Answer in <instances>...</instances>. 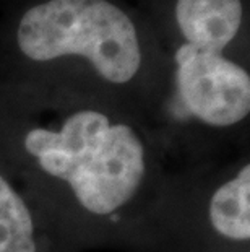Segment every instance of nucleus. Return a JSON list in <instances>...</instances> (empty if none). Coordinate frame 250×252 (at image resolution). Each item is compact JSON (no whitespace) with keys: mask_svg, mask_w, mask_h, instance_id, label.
I'll list each match as a JSON object with an SVG mask.
<instances>
[{"mask_svg":"<svg viewBox=\"0 0 250 252\" xmlns=\"http://www.w3.org/2000/svg\"><path fill=\"white\" fill-rule=\"evenodd\" d=\"M211 224L229 239L250 238V166L215 192L210 203Z\"/></svg>","mask_w":250,"mask_h":252,"instance_id":"nucleus-5","label":"nucleus"},{"mask_svg":"<svg viewBox=\"0 0 250 252\" xmlns=\"http://www.w3.org/2000/svg\"><path fill=\"white\" fill-rule=\"evenodd\" d=\"M0 252H36L33 218L23 198L0 176Z\"/></svg>","mask_w":250,"mask_h":252,"instance_id":"nucleus-6","label":"nucleus"},{"mask_svg":"<svg viewBox=\"0 0 250 252\" xmlns=\"http://www.w3.org/2000/svg\"><path fill=\"white\" fill-rule=\"evenodd\" d=\"M241 0H177L175 18L187 44L221 52L241 30Z\"/></svg>","mask_w":250,"mask_h":252,"instance_id":"nucleus-4","label":"nucleus"},{"mask_svg":"<svg viewBox=\"0 0 250 252\" xmlns=\"http://www.w3.org/2000/svg\"><path fill=\"white\" fill-rule=\"evenodd\" d=\"M25 147L47 174L67 181L80 203L96 215L125 205L145 174L138 135L125 124L112 126L98 111L75 112L58 132L29 130Z\"/></svg>","mask_w":250,"mask_h":252,"instance_id":"nucleus-1","label":"nucleus"},{"mask_svg":"<svg viewBox=\"0 0 250 252\" xmlns=\"http://www.w3.org/2000/svg\"><path fill=\"white\" fill-rule=\"evenodd\" d=\"M177 87L185 108L201 122L227 127L250 111V77L221 52L185 42L175 52Z\"/></svg>","mask_w":250,"mask_h":252,"instance_id":"nucleus-3","label":"nucleus"},{"mask_svg":"<svg viewBox=\"0 0 250 252\" xmlns=\"http://www.w3.org/2000/svg\"><path fill=\"white\" fill-rule=\"evenodd\" d=\"M21 52L38 62L62 56L88 59L112 83H127L141 63L134 21L108 0H47L18 25Z\"/></svg>","mask_w":250,"mask_h":252,"instance_id":"nucleus-2","label":"nucleus"}]
</instances>
